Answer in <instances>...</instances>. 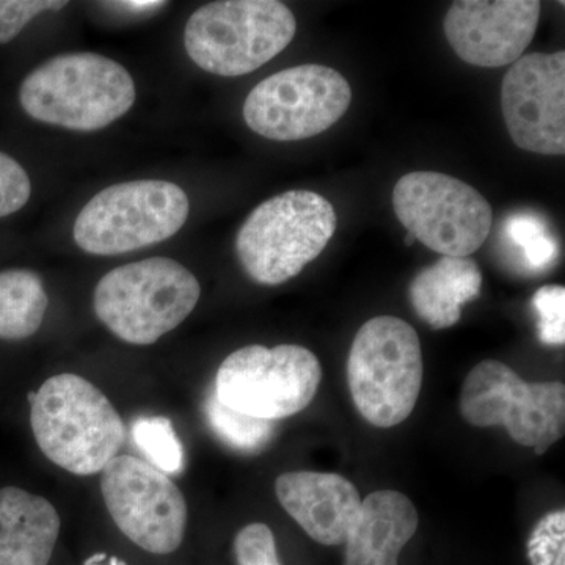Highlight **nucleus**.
I'll list each match as a JSON object with an SVG mask.
<instances>
[{
  "instance_id": "1",
  "label": "nucleus",
  "mask_w": 565,
  "mask_h": 565,
  "mask_svg": "<svg viewBox=\"0 0 565 565\" xmlns=\"http://www.w3.org/2000/svg\"><path fill=\"white\" fill-rule=\"evenodd\" d=\"M31 401L36 445L52 463L77 476L102 473L120 451L125 423L102 390L76 374L47 379Z\"/></svg>"
},
{
  "instance_id": "2",
  "label": "nucleus",
  "mask_w": 565,
  "mask_h": 565,
  "mask_svg": "<svg viewBox=\"0 0 565 565\" xmlns=\"http://www.w3.org/2000/svg\"><path fill=\"white\" fill-rule=\"evenodd\" d=\"M136 96L129 71L93 52L51 58L20 90L22 109L33 120L81 132L107 128L131 110Z\"/></svg>"
},
{
  "instance_id": "3",
  "label": "nucleus",
  "mask_w": 565,
  "mask_h": 565,
  "mask_svg": "<svg viewBox=\"0 0 565 565\" xmlns=\"http://www.w3.org/2000/svg\"><path fill=\"white\" fill-rule=\"evenodd\" d=\"M200 294V282L188 267L170 258H150L104 275L93 305L115 337L125 343L150 345L192 313Z\"/></svg>"
},
{
  "instance_id": "4",
  "label": "nucleus",
  "mask_w": 565,
  "mask_h": 565,
  "mask_svg": "<svg viewBox=\"0 0 565 565\" xmlns=\"http://www.w3.org/2000/svg\"><path fill=\"white\" fill-rule=\"evenodd\" d=\"M337 222L332 203L319 193H280L259 204L241 226L237 258L253 281L281 285L326 250Z\"/></svg>"
},
{
  "instance_id": "5",
  "label": "nucleus",
  "mask_w": 565,
  "mask_h": 565,
  "mask_svg": "<svg viewBox=\"0 0 565 565\" xmlns=\"http://www.w3.org/2000/svg\"><path fill=\"white\" fill-rule=\"evenodd\" d=\"M296 17L277 0H222L189 18L184 46L200 68L237 77L262 68L291 44Z\"/></svg>"
},
{
  "instance_id": "6",
  "label": "nucleus",
  "mask_w": 565,
  "mask_h": 565,
  "mask_svg": "<svg viewBox=\"0 0 565 565\" xmlns=\"http://www.w3.org/2000/svg\"><path fill=\"white\" fill-rule=\"evenodd\" d=\"M348 382L356 411L371 426L404 423L423 384L422 343L414 327L394 316L364 322L349 352Z\"/></svg>"
},
{
  "instance_id": "7",
  "label": "nucleus",
  "mask_w": 565,
  "mask_h": 565,
  "mask_svg": "<svg viewBox=\"0 0 565 565\" xmlns=\"http://www.w3.org/2000/svg\"><path fill=\"white\" fill-rule=\"evenodd\" d=\"M189 211L188 195L174 182H120L85 204L74 223V241L90 255H122L170 239Z\"/></svg>"
},
{
  "instance_id": "8",
  "label": "nucleus",
  "mask_w": 565,
  "mask_h": 565,
  "mask_svg": "<svg viewBox=\"0 0 565 565\" xmlns=\"http://www.w3.org/2000/svg\"><path fill=\"white\" fill-rule=\"evenodd\" d=\"M321 381L318 356L302 345H247L223 360L214 396L233 411L275 423L313 403Z\"/></svg>"
},
{
  "instance_id": "9",
  "label": "nucleus",
  "mask_w": 565,
  "mask_h": 565,
  "mask_svg": "<svg viewBox=\"0 0 565 565\" xmlns=\"http://www.w3.org/2000/svg\"><path fill=\"white\" fill-rule=\"evenodd\" d=\"M460 414L471 426H504L512 440L542 456L564 435L565 386L531 384L508 364L484 360L465 379Z\"/></svg>"
},
{
  "instance_id": "10",
  "label": "nucleus",
  "mask_w": 565,
  "mask_h": 565,
  "mask_svg": "<svg viewBox=\"0 0 565 565\" xmlns=\"http://www.w3.org/2000/svg\"><path fill=\"white\" fill-rule=\"evenodd\" d=\"M393 207L408 234L430 250L467 258L484 245L493 211L481 192L438 172H412L394 185Z\"/></svg>"
},
{
  "instance_id": "11",
  "label": "nucleus",
  "mask_w": 565,
  "mask_h": 565,
  "mask_svg": "<svg viewBox=\"0 0 565 565\" xmlns=\"http://www.w3.org/2000/svg\"><path fill=\"white\" fill-rule=\"evenodd\" d=\"M351 102V85L337 70L294 66L253 88L244 103V120L269 140L311 139L341 120Z\"/></svg>"
},
{
  "instance_id": "12",
  "label": "nucleus",
  "mask_w": 565,
  "mask_h": 565,
  "mask_svg": "<svg viewBox=\"0 0 565 565\" xmlns=\"http://www.w3.org/2000/svg\"><path fill=\"white\" fill-rule=\"evenodd\" d=\"M102 473L104 503L118 530L152 555L177 552L189 512L172 479L132 456L114 457Z\"/></svg>"
},
{
  "instance_id": "13",
  "label": "nucleus",
  "mask_w": 565,
  "mask_h": 565,
  "mask_svg": "<svg viewBox=\"0 0 565 565\" xmlns=\"http://www.w3.org/2000/svg\"><path fill=\"white\" fill-rule=\"evenodd\" d=\"M501 107L509 136L522 150L565 152V52L527 54L505 73Z\"/></svg>"
},
{
  "instance_id": "14",
  "label": "nucleus",
  "mask_w": 565,
  "mask_h": 565,
  "mask_svg": "<svg viewBox=\"0 0 565 565\" xmlns=\"http://www.w3.org/2000/svg\"><path fill=\"white\" fill-rule=\"evenodd\" d=\"M539 17L537 0H457L446 13L445 35L460 61L500 68L522 57Z\"/></svg>"
},
{
  "instance_id": "15",
  "label": "nucleus",
  "mask_w": 565,
  "mask_h": 565,
  "mask_svg": "<svg viewBox=\"0 0 565 565\" xmlns=\"http://www.w3.org/2000/svg\"><path fill=\"white\" fill-rule=\"evenodd\" d=\"M275 493L286 512L318 544H344L362 509L351 481L334 473L291 471L278 476Z\"/></svg>"
},
{
  "instance_id": "16",
  "label": "nucleus",
  "mask_w": 565,
  "mask_h": 565,
  "mask_svg": "<svg viewBox=\"0 0 565 565\" xmlns=\"http://www.w3.org/2000/svg\"><path fill=\"white\" fill-rule=\"evenodd\" d=\"M418 525L411 498L394 490L371 493L345 539L344 565H397Z\"/></svg>"
},
{
  "instance_id": "17",
  "label": "nucleus",
  "mask_w": 565,
  "mask_h": 565,
  "mask_svg": "<svg viewBox=\"0 0 565 565\" xmlns=\"http://www.w3.org/2000/svg\"><path fill=\"white\" fill-rule=\"evenodd\" d=\"M58 534L61 516L46 498L0 489V565H50Z\"/></svg>"
},
{
  "instance_id": "18",
  "label": "nucleus",
  "mask_w": 565,
  "mask_h": 565,
  "mask_svg": "<svg viewBox=\"0 0 565 565\" xmlns=\"http://www.w3.org/2000/svg\"><path fill=\"white\" fill-rule=\"evenodd\" d=\"M481 289V269L473 259L444 256L415 275L408 299L424 322L444 330L459 322L462 305L478 299Z\"/></svg>"
},
{
  "instance_id": "19",
  "label": "nucleus",
  "mask_w": 565,
  "mask_h": 565,
  "mask_svg": "<svg viewBox=\"0 0 565 565\" xmlns=\"http://www.w3.org/2000/svg\"><path fill=\"white\" fill-rule=\"evenodd\" d=\"M43 280L28 269L0 273V340L20 341L39 332L46 315Z\"/></svg>"
},
{
  "instance_id": "20",
  "label": "nucleus",
  "mask_w": 565,
  "mask_h": 565,
  "mask_svg": "<svg viewBox=\"0 0 565 565\" xmlns=\"http://www.w3.org/2000/svg\"><path fill=\"white\" fill-rule=\"evenodd\" d=\"M504 234L531 273H544L559 256V245L548 223L533 212L512 214L504 223Z\"/></svg>"
},
{
  "instance_id": "21",
  "label": "nucleus",
  "mask_w": 565,
  "mask_h": 565,
  "mask_svg": "<svg viewBox=\"0 0 565 565\" xmlns=\"http://www.w3.org/2000/svg\"><path fill=\"white\" fill-rule=\"evenodd\" d=\"M206 416L217 437L236 451L256 455L273 440L274 422L253 418V416L233 411V408L218 403L214 394L207 399Z\"/></svg>"
},
{
  "instance_id": "22",
  "label": "nucleus",
  "mask_w": 565,
  "mask_h": 565,
  "mask_svg": "<svg viewBox=\"0 0 565 565\" xmlns=\"http://www.w3.org/2000/svg\"><path fill=\"white\" fill-rule=\"evenodd\" d=\"M132 438L152 467L162 473H178L184 465V451L166 416H145L132 424Z\"/></svg>"
},
{
  "instance_id": "23",
  "label": "nucleus",
  "mask_w": 565,
  "mask_h": 565,
  "mask_svg": "<svg viewBox=\"0 0 565 565\" xmlns=\"http://www.w3.org/2000/svg\"><path fill=\"white\" fill-rule=\"evenodd\" d=\"M531 565H565V512H550L535 525L527 541Z\"/></svg>"
},
{
  "instance_id": "24",
  "label": "nucleus",
  "mask_w": 565,
  "mask_h": 565,
  "mask_svg": "<svg viewBox=\"0 0 565 565\" xmlns=\"http://www.w3.org/2000/svg\"><path fill=\"white\" fill-rule=\"evenodd\" d=\"M539 316V340L546 345L565 343V288L559 285L542 286L533 297Z\"/></svg>"
},
{
  "instance_id": "25",
  "label": "nucleus",
  "mask_w": 565,
  "mask_h": 565,
  "mask_svg": "<svg viewBox=\"0 0 565 565\" xmlns=\"http://www.w3.org/2000/svg\"><path fill=\"white\" fill-rule=\"evenodd\" d=\"M237 565H281L273 530L264 523L244 526L234 539Z\"/></svg>"
},
{
  "instance_id": "26",
  "label": "nucleus",
  "mask_w": 565,
  "mask_h": 565,
  "mask_svg": "<svg viewBox=\"0 0 565 565\" xmlns=\"http://www.w3.org/2000/svg\"><path fill=\"white\" fill-rule=\"evenodd\" d=\"M66 6L65 0H0V44L17 39L22 29L44 11H57Z\"/></svg>"
},
{
  "instance_id": "27",
  "label": "nucleus",
  "mask_w": 565,
  "mask_h": 565,
  "mask_svg": "<svg viewBox=\"0 0 565 565\" xmlns=\"http://www.w3.org/2000/svg\"><path fill=\"white\" fill-rule=\"evenodd\" d=\"M31 193V178L21 163L0 152V218L22 210Z\"/></svg>"
},
{
  "instance_id": "28",
  "label": "nucleus",
  "mask_w": 565,
  "mask_h": 565,
  "mask_svg": "<svg viewBox=\"0 0 565 565\" xmlns=\"http://www.w3.org/2000/svg\"><path fill=\"white\" fill-rule=\"evenodd\" d=\"M117 9L131 11V13H148L166 7V2H154V0H129V2L114 3Z\"/></svg>"
},
{
  "instance_id": "29",
  "label": "nucleus",
  "mask_w": 565,
  "mask_h": 565,
  "mask_svg": "<svg viewBox=\"0 0 565 565\" xmlns=\"http://www.w3.org/2000/svg\"><path fill=\"white\" fill-rule=\"evenodd\" d=\"M84 565H128L118 556L107 555V553H96L85 561Z\"/></svg>"
},
{
  "instance_id": "30",
  "label": "nucleus",
  "mask_w": 565,
  "mask_h": 565,
  "mask_svg": "<svg viewBox=\"0 0 565 565\" xmlns=\"http://www.w3.org/2000/svg\"><path fill=\"white\" fill-rule=\"evenodd\" d=\"M414 243H415V237L412 236V234H407V237H405V245H408V247H411V245Z\"/></svg>"
}]
</instances>
